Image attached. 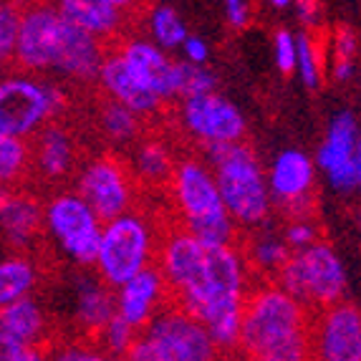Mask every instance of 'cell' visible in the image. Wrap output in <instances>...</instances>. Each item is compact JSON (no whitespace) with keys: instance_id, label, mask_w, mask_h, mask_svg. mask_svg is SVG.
<instances>
[{"instance_id":"obj_1","label":"cell","mask_w":361,"mask_h":361,"mask_svg":"<svg viewBox=\"0 0 361 361\" xmlns=\"http://www.w3.org/2000/svg\"><path fill=\"white\" fill-rule=\"evenodd\" d=\"M308 308L278 283L250 290L243 316L240 351L250 361H313Z\"/></svg>"},{"instance_id":"obj_2","label":"cell","mask_w":361,"mask_h":361,"mask_svg":"<svg viewBox=\"0 0 361 361\" xmlns=\"http://www.w3.org/2000/svg\"><path fill=\"white\" fill-rule=\"evenodd\" d=\"M167 192L175 202L180 228L205 245H235V235L240 228L225 207L210 164L197 157L177 159Z\"/></svg>"},{"instance_id":"obj_3","label":"cell","mask_w":361,"mask_h":361,"mask_svg":"<svg viewBox=\"0 0 361 361\" xmlns=\"http://www.w3.org/2000/svg\"><path fill=\"white\" fill-rule=\"evenodd\" d=\"M205 154L235 225L253 233L265 228L273 212V197L268 187V169H263L253 147L240 142L215 147Z\"/></svg>"},{"instance_id":"obj_4","label":"cell","mask_w":361,"mask_h":361,"mask_svg":"<svg viewBox=\"0 0 361 361\" xmlns=\"http://www.w3.org/2000/svg\"><path fill=\"white\" fill-rule=\"evenodd\" d=\"M159 240L162 235L154 230L152 220L137 210L104 223L102 247L94 271L109 288H121L139 273L154 268L152 260L159 253Z\"/></svg>"},{"instance_id":"obj_5","label":"cell","mask_w":361,"mask_h":361,"mask_svg":"<svg viewBox=\"0 0 361 361\" xmlns=\"http://www.w3.org/2000/svg\"><path fill=\"white\" fill-rule=\"evenodd\" d=\"M66 91L30 73H11L0 84V137H38L66 111Z\"/></svg>"},{"instance_id":"obj_6","label":"cell","mask_w":361,"mask_h":361,"mask_svg":"<svg viewBox=\"0 0 361 361\" xmlns=\"http://www.w3.org/2000/svg\"><path fill=\"white\" fill-rule=\"evenodd\" d=\"M276 283L306 308L326 311L343 301L346 268L331 243H316L308 250L293 253Z\"/></svg>"},{"instance_id":"obj_7","label":"cell","mask_w":361,"mask_h":361,"mask_svg":"<svg viewBox=\"0 0 361 361\" xmlns=\"http://www.w3.org/2000/svg\"><path fill=\"white\" fill-rule=\"evenodd\" d=\"M46 235L78 268H97L104 220L76 190H59L46 200Z\"/></svg>"},{"instance_id":"obj_8","label":"cell","mask_w":361,"mask_h":361,"mask_svg":"<svg viewBox=\"0 0 361 361\" xmlns=\"http://www.w3.org/2000/svg\"><path fill=\"white\" fill-rule=\"evenodd\" d=\"M137 185L129 162L116 154H97L81 164L73 190L94 207L104 223H111L134 210Z\"/></svg>"},{"instance_id":"obj_9","label":"cell","mask_w":361,"mask_h":361,"mask_svg":"<svg viewBox=\"0 0 361 361\" xmlns=\"http://www.w3.org/2000/svg\"><path fill=\"white\" fill-rule=\"evenodd\" d=\"M68 20L51 3H28L23 8V23L13 63L23 73L56 71L66 41Z\"/></svg>"},{"instance_id":"obj_10","label":"cell","mask_w":361,"mask_h":361,"mask_svg":"<svg viewBox=\"0 0 361 361\" xmlns=\"http://www.w3.org/2000/svg\"><path fill=\"white\" fill-rule=\"evenodd\" d=\"M177 119L187 137L205 147V152L245 142V116L217 91L205 97L182 99L177 106Z\"/></svg>"},{"instance_id":"obj_11","label":"cell","mask_w":361,"mask_h":361,"mask_svg":"<svg viewBox=\"0 0 361 361\" xmlns=\"http://www.w3.org/2000/svg\"><path fill=\"white\" fill-rule=\"evenodd\" d=\"M142 334L152 341L159 361H217L220 354L205 326L175 303H169Z\"/></svg>"},{"instance_id":"obj_12","label":"cell","mask_w":361,"mask_h":361,"mask_svg":"<svg viewBox=\"0 0 361 361\" xmlns=\"http://www.w3.org/2000/svg\"><path fill=\"white\" fill-rule=\"evenodd\" d=\"M273 207L283 210L288 220L313 217V190H316V159L303 149H283L273 157L268 167Z\"/></svg>"},{"instance_id":"obj_13","label":"cell","mask_w":361,"mask_h":361,"mask_svg":"<svg viewBox=\"0 0 361 361\" xmlns=\"http://www.w3.org/2000/svg\"><path fill=\"white\" fill-rule=\"evenodd\" d=\"M359 121L354 111L343 109L331 116L326 137L316 149V167L326 175V182L334 192L349 195L359 190V175H356V154H359Z\"/></svg>"},{"instance_id":"obj_14","label":"cell","mask_w":361,"mask_h":361,"mask_svg":"<svg viewBox=\"0 0 361 361\" xmlns=\"http://www.w3.org/2000/svg\"><path fill=\"white\" fill-rule=\"evenodd\" d=\"M313 361H361V308L349 301L316 313Z\"/></svg>"},{"instance_id":"obj_15","label":"cell","mask_w":361,"mask_h":361,"mask_svg":"<svg viewBox=\"0 0 361 361\" xmlns=\"http://www.w3.org/2000/svg\"><path fill=\"white\" fill-rule=\"evenodd\" d=\"M116 54L124 59L134 76L164 104L180 99V61L169 59L167 51L145 36H127L116 43Z\"/></svg>"},{"instance_id":"obj_16","label":"cell","mask_w":361,"mask_h":361,"mask_svg":"<svg viewBox=\"0 0 361 361\" xmlns=\"http://www.w3.org/2000/svg\"><path fill=\"white\" fill-rule=\"evenodd\" d=\"M167 298H172L167 281H164V276L154 265L149 271L132 278L121 288H116V316L142 334L169 306Z\"/></svg>"},{"instance_id":"obj_17","label":"cell","mask_w":361,"mask_h":361,"mask_svg":"<svg viewBox=\"0 0 361 361\" xmlns=\"http://www.w3.org/2000/svg\"><path fill=\"white\" fill-rule=\"evenodd\" d=\"M46 202L28 190H6L0 200V225L3 235L16 253H25L46 233Z\"/></svg>"},{"instance_id":"obj_18","label":"cell","mask_w":361,"mask_h":361,"mask_svg":"<svg viewBox=\"0 0 361 361\" xmlns=\"http://www.w3.org/2000/svg\"><path fill=\"white\" fill-rule=\"evenodd\" d=\"M56 8L68 23L86 30L102 43L121 36L132 13L137 11V6L129 0H61Z\"/></svg>"},{"instance_id":"obj_19","label":"cell","mask_w":361,"mask_h":361,"mask_svg":"<svg viewBox=\"0 0 361 361\" xmlns=\"http://www.w3.org/2000/svg\"><path fill=\"white\" fill-rule=\"evenodd\" d=\"M49 336V316L36 298H23L0 311V354L43 349Z\"/></svg>"},{"instance_id":"obj_20","label":"cell","mask_w":361,"mask_h":361,"mask_svg":"<svg viewBox=\"0 0 361 361\" xmlns=\"http://www.w3.org/2000/svg\"><path fill=\"white\" fill-rule=\"evenodd\" d=\"M99 86H102L109 102L132 109L134 114H139L142 119H154V116L162 114L164 102L134 76L132 68L124 63V59L116 51H109L106 63H104L102 76H99Z\"/></svg>"},{"instance_id":"obj_21","label":"cell","mask_w":361,"mask_h":361,"mask_svg":"<svg viewBox=\"0 0 361 361\" xmlns=\"http://www.w3.org/2000/svg\"><path fill=\"white\" fill-rule=\"evenodd\" d=\"M116 316V290L102 278L78 276L73 283V324L84 338H94Z\"/></svg>"},{"instance_id":"obj_22","label":"cell","mask_w":361,"mask_h":361,"mask_svg":"<svg viewBox=\"0 0 361 361\" xmlns=\"http://www.w3.org/2000/svg\"><path fill=\"white\" fill-rule=\"evenodd\" d=\"M78 145L76 137L63 124H51L33 139V169L46 182L66 180L76 169Z\"/></svg>"},{"instance_id":"obj_23","label":"cell","mask_w":361,"mask_h":361,"mask_svg":"<svg viewBox=\"0 0 361 361\" xmlns=\"http://www.w3.org/2000/svg\"><path fill=\"white\" fill-rule=\"evenodd\" d=\"M129 167H132L139 185L157 190V187H169L177 169V159L162 139L147 137L132 149Z\"/></svg>"},{"instance_id":"obj_24","label":"cell","mask_w":361,"mask_h":361,"mask_svg":"<svg viewBox=\"0 0 361 361\" xmlns=\"http://www.w3.org/2000/svg\"><path fill=\"white\" fill-rule=\"evenodd\" d=\"M243 253H245L250 271L268 278H278L281 271L286 268V263L290 260V255H293V250L286 243L283 233H276V230H271L265 225V228L255 230L247 238Z\"/></svg>"},{"instance_id":"obj_25","label":"cell","mask_w":361,"mask_h":361,"mask_svg":"<svg viewBox=\"0 0 361 361\" xmlns=\"http://www.w3.org/2000/svg\"><path fill=\"white\" fill-rule=\"evenodd\" d=\"M38 283H41V271L28 253H11L0 263V303L3 306L33 298Z\"/></svg>"},{"instance_id":"obj_26","label":"cell","mask_w":361,"mask_h":361,"mask_svg":"<svg viewBox=\"0 0 361 361\" xmlns=\"http://www.w3.org/2000/svg\"><path fill=\"white\" fill-rule=\"evenodd\" d=\"M145 30L147 38H149L154 46H159L162 51H182L185 41L192 33L187 30V23L182 18V13L175 6H167V3H157L145 11Z\"/></svg>"},{"instance_id":"obj_27","label":"cell","mask_w":361,"mask_h":361,"mask_svg":"<svg viewBox=\"0 0 361 361\" xmlns=\"http://www.w3.org/2000/svg\"><path fill=\"white\" fill-rule=\"evenodd\" d=\"M142 127L145 119L134 114L132 109L121 106L116 102L104 99L102 109H99V129H102L104 139L114 147H137L142 142Z\"/></svg>"},{"instance_id":"obj_28","label":"cell","mask_w":361,"mask_h":361,"mask_svg":"<svg viewBox=\"0 0 361 361\" xmlns=\"http://www.w3.org/2000/svg\"><path fill=\"white\" fill-rule=\"evenodd\" d=\"M356 56H359V36L349 25H338L326 43V63L329 78L336 84H346L356 73Z\"/></svg>"},{"instance_id":"obj_29","label":"cell","mask_w":361,"mask_h":361,"mask_svg":"<svg viewBox=\"0 0 361 361\" xmlns=\"http://www.w3.org/2000/svg\"><path fill=\"white\" fill-rule=\"evenodd\" d=\"M298 63H295V73L301 78V84L306 89L316 91L324 86L326 76H329V63H326V43L316 38L313 30H298Z\"/></svg>"},{"instance_id":"obj_30","label":"cell","mask_w":361,"mask_h":361,"mask_svg":"<svg viewBox=\"0 0 361 361\" xmlns=\"http://www.w3.org/2000/svg\"><path fill=\"white\" fill-rule=\"evenodd\" d=\"M33 167V147L25 139L0 137V177L6 185H16Z\"/></svg>"},{"instance_id":"obj_31","label":"cell","mask_w":361,"mask_h":361,"mask_svg":"<svg viewBox=\"0 0 361 361\" xmlns=\"http://www.w3.org/2000/svg\"><path fill=\"white\" fill-rule=\"evenodd\" d=\"M139 336H142V334H139L134 326H129L124 319L114 316V319L104 326V331L99 334L94 341H97L99 349L106 351L109 356H114V359H124V356L129 354V349L137 343Z\"/></svg>"},{"instance_id":"obj_32","label":"cell","mask_w":361,"mask_h":361,"mask_svg":"<svg viewBox=\"0 0 361 361\" xmlns=\"http://www.w3.org/2000/svg\"><path fill=\"white\" fill-rule=\"evenodd\" d=\"M217 91V76L207 66H192L180 61V102L192 97H205Z\"/></svg>"},{"instance_id":"obj_33","label":"cell","mask_w":361,"mask_h":361,"mask_svg":"<svg viewBox=\"0 0 361 361\" xmlns=\"http://www.w3.org/2000/svg\"><path fill=\"white\" fill-rule=\"evenodd\" d=\"M23 3H11V0L0 6V56L3 61H13V54H16L20 23H23Z\"/></svg>"},{"instance_id":"obj_34","label":"cell","mask_w":361,"mask_h":361,"mask_svg":"<svg viewBox=\"0 0 361 361\" xmlns=\"http://www.w3.org/2000/svg\"><path fill=\"white\" fill-rule=\"evenodd\" d=\"M273 63L283 76L295 73V63H298V38L293 30L278 28L273 33Z\"/></svg>"},{"instance_id":"obj_35","label":"cell","mask_w":361,"mask_h":361,"mask_svg":"<svg viewBox=\"0 0 361 361\" xmlns=\"http://www.w3.org/2000/svg\"><path fill=\"white\" fill-rule=\"evenodd\" d=\"M51 361H124V359L109 356L91 338H76V341L61 343L59 349L51 354Z\"/></svg>"},{"instance_id":"obj_36","label":"cell","mask_w":361,"mask_h":361,"mask_svg":"<svg viewBox=\"0 0 361 361\" xmlns=\"http://www.w3.org/2000/svg\"><path fill=\"white\" fill-rule=\"evenodd\" d=\"M283 238L288 243V247L293 253H301V250H308L316 243H321V233L319 225L313 217H295V220H288L283 230Z\"/></svg>"},{"instance_id":"obj_37","label":"cell","mask_w":361,"mask_h":361,"mask_svg":"<svg viewBox=\"0 0 361 361\" xmlns=\"http://www.w3.org/2000/svg\"><path fill=\"white\" fill-rule=\"evenodd\" d=\"M223 13H225V20H228V25L233 30L247 28L250 20H253V6H250L247 0H225Z\"/></svg>"},{"instance_id":"obj_38","label":"cell","mask_w":361,"mask_h":361,"mask_svg":"<svg viewBox=\"0 0 361 361\" xmlns=\"http://www.w3.org/2000/svg\"><path fill=\"white\" fill-rule=\"evenodd\" d=\"M182 56L187 63H192V66H207V61H210V46L202 36H190L182 46Z\"/></svg>"},{"instance_id":"obj_39","label":"cell","mask_w":361,"mask_h":361,"mask_svg":"<svg viewBox=\"0 0 361 361\" xmlns=\"http://www.w3.org/2000/svg\"><path fill=\"white\" fill-rule=\"evenodd\" d=\"M295 13H298V20L303 23V30H311L321 23V13H324V6L316 3V0H298L295 3Z\"/></svg>"},{"instance_id":"obj_40","label":"cell","mask_w":361,"mask_h":361,"mask_svg":"<svg viewBox=\"0 0 361 361\" xmlns=\"http://www.w3.org/2000/svg\"><path fill=\"white\" fill-rule=\"evenodd\" d=\"M124 361H159V356H157V349L152 346L149 338L142 334V336L137 338V343L129 349V354L124 356Z\"/></svg>"},{"instance_id":"obj_41","label":"cell","mask_w":361,"mask_h":361,"mask_svg":"<svg viewBox=\"0 0 361 361\" xmlns=\"http://www.w3.org/2000/svg\"><path fill=\"white\" fill-rule=\"evenodd\" d=\"M3 361H51V356L46 349H28V351H18V354L3 356Z\"/></svg>"},{"instance_id":"obj_42","label":"cell","mask_w":361,"mask_h":361,"mask_svg":"<svg viewBox=\"0 0 361 361\" xmlns=\"http://www.w3.org/2000/svg\"><path fill=\"white\" fill-rule=\"evenodd\" d=\"M268 8L271 11H288V8H295V3H290V0H268Z\"/></svg>"},{"instance_id":"obj_43","label":"cell","mask_w":361,"mask_h":361,"mask_svg":"<svg viewBox=\"0 0 361 361\" xmlns=\"http://www.w3.org/2000/svg\"><path fill=\"white\" fill-rule=\"evenodd\" d=\"M356 175H359V192H361V142H359V154H356Z\"/></svg>"}]
</instances>
